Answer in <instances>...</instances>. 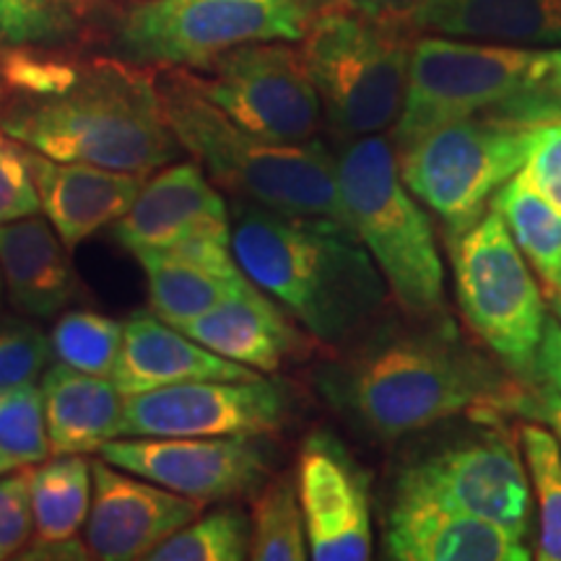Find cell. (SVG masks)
<instances>
[{"mask_svg": "<svg viewBox=\"0 0 561 561\" xmlns=\"http://www.w3.org/2000/svg\"><path fill=\"white\" fill-rule=\"evenodd\" d=\"M50 343L53 356L60 364L112 380L123 348V322L96 310L62 312L53 328Z\"/></svg>", "mask_w": 561, "mask_h": 561, "instance_id": "obj_30", "label": "cell"}, {"mask_svg": "<svg viewBox=\"0 0 561 561\" xmlns=\"http://www.w3.org/2000/svg\"><path fill=\"white\" fill-rule=\"evenodd\" d=\"M291 396L268 377L201 380L125 396L121 437L271 434L289 421Z\"/></svg>", "mask_w": 561, "mask_h": 561, "instance_id": "obj_13", "label": "cell"}, {"mask_svg": "<svg viewBox=\"0 0 561 561\" xmlns=\"http://www.w3.org/2000/svg\"><path fill=\"white\" fill-rule=\"evenodd\" d=\"M34 538L32 471L26 466L0 476V561L21 557Z\"/></svg>", "mask_w": 561, "mask_h": 561, "instance_id": "obj_35", "label": "cell"}, {"mask_svg": "<svg viewBox=\"0 0 561 561\" xmlns=\"http://www.w3.org/2000/svg\"><path fill=\"white\" fill-rule=\"evenodd\" d=\"M187 76L229 121L261 138L305 144L325 121L301 47L291 42H250Z\"/></svg>", "mask_w": 561, "mask_h": 561, "instance_id": "obj_11", "label": "cell"}, {"mask_svg": "<svg viewBox=\"0 0 561 561\" xmlns=\"http://www.w3.org/2000/svg\"><path fill=\"white\" fill-rule=\"evenodd\" d=\"M297 494L314 561L371 557L369 473L331 432H312L297 458Z\"/></svg>", "mask_w": 561, "mask_h": 561, "instance_id": "obj_15", "label": "cell"}, {"mask_svg": "<svg viewBox=\"0 0 561 561\" xmlns=\"http://www.w3.org/2000/svg\"><path fill=\"white\" fill-rule=\"evenodd\" d=\"M16 468H21V462H19V460H13L11 455H5L3 450H0V476H5V473H11V471H16Z\"/></svg>", "mask_w": 561, "mask_h": 561, "instance_id": "obj_43", "label": "cell"}, {"mask_svg": "<svg viewBox=\"0 0 561 561\" xmlns=\"http://www.w3.org/2000/svg\"><path fill=\"white\" fill-rule=\"evenodd\" d=\"M536 130L538 125L496 117H460L398 146V172L413 198L458 240L523 170Z\"/></svg>", "mask_w": 561, "mask_h": 561, "instance_id": "obj_9", "label": "cell"}, {"mask_svg": "<svg viewBox=\"0 0 561 561\" xmlns=\"http://www.w3.org/2000/svg\"><path fill=\"white\" fill-rule=\"evenodd\" d=\"M403 32L341 5L312 19L301 55L341 140L382 133L401 117L413 50Z\"/></svg>", "mask_w": 561, "mask_h": 561, "instance_id": "obj_7", "label": "cell"}, {"mask_svg": "<svg viewBox=\"0 0 561 561\" xmlns=\"http://www.w3.org/2000/svg\"><path fill=\"white\" fill-rule=\"evenodd\" d=\"M460 117L525 125L561 121V47L445 34L413 42L409 89L392 128L396 149Z\"/></svg>", "mask_w": 561, "mask_h": 561, "instance_id": "obj_5", "label": "cell"}, {"mask_svg": "<svg viewBox=\"0 0 561 561\" xmlns=\"http://www.w3.org/2000/svg\"><path fill=\"white\" fill-rule=\"evenodd\" d=\"M157 87L180 149L219 191L278 214L343 224L335 153L322 140L278 144L240 128L193 87L185 68H161Z\"/></svg>", "mask_w": 561, "mask_h": 561, "instance_id": "obj_4", "label": "cell"}, {"mask_svg": "<svg viewBox=\"0 0 561 561\" xmlns=\"http://www.w3.org/2000/svg\"><path fill=\"white\" fill-rule=\"evenodd\" d=\"M549 307L551 312L557 314V320L561 322V286H551L549 289Z\"/></svg>", "mask_w": 561, "mask_h": 561, "instance_id": "obj_42", "label": "cell"}, {"mask_svg": "<svg viewBox=\"0 0 561 561\" xmlns=\"http://www.w3.org/2000/svg\"><path fill=\"white\" fill-rule=\"evenodd\" d=\"M250 559V517L224 507L195 517L151 551L149 561H242Z\"/></svg>", "mask_w": 561, "mask_h": 561, "instance_id": "obj_31", "label": "cell"}, {"mask_svg": "<svg viewBox=\"0 0 561 561\" xmlns=\"http://www.w3.org/2000/svg\"><path fill=\"white\" fill-rule=\"evenodd\" d=\"M55 5H60L62 11H68L70 16H76V19H87L91 11L96 9V3H100V0H53Z\"/></svg>", "mask_w": 561, "mask_h": 561, "instance_id": "obj_41", "label": "cell"}, {"mask_svg": "<svg viewBox=\"0 0 561 561\" xmlns=\"http://www.w3.org/2000/svg\"><path fill=\"white\" fill-rule=\"evenodd\" d=\"M47 439L53 455H87L121 437L125 396L110 377L55 364L42 375Z\"/></svg>", "mask_w": 561, "mask_h": 561, "instance_id": "obj_23", "label": "cell"}, {"mask_svg": "<svg viewBox=\"0 0 561 561\" xmlns=\"http://www.w3.org/2000/svg\"><path fill=\"white\" fill-rule=\"evenodd\" d=\"M0 450L21 466H37L53 455L42 390L34 385L0 390Z\"/></svg>", "mask_w": 561, "mask_h": 561, "instance_id": "obj_32", "label": "cell"}, {"mask_svg": "<svg viewBox=\"0 0 561 561\" xmlns=\"http://www.w3.org/2000/svg\"><path fill=\"white\" fill-rule=\"evenodd\" d=\"M512 411L520 413V416H528L530 421H541V424L549 426V430L557 434L561 445V392L546 388L541 392H525L520 390Z\"/></svg>", "mask_w": 561, "mask_h": 561, "instance_id": "obj_39", "label": "cell"}, {"mask_svg": "<svg viewBox=\"0 0 561 561\" xmlns=\"http://www.w3.org/2000/svg\"><path fill=\"white\" fill-rule=\"evenodd\" d=\"M335 3L359 16L398 26V30H409V26L421 30V21L439 0H335Z\"/></svg>", "mask_w": 561, "mask_h": 561, "instance_id": "obj_38", "label": "cell"}, {"mask_svg": "<svg viewBox=\"0 0 561 561\" xmlns=\"http://www.w3.org/2000/svg\"><path fill=\"white\" fill-rule=\"evenodd\" d=\"M250 559L305 561L310 559L305 517L297 494V476L280 473L252 494Z\"/></svg>", "mask_w": 561, "mask_h": 561, "instance_id": "obj_28", "label": "cell"}, {"mask_svg": "<svg viewBox=\"0 0 561 561\" xmlns=\"http://www.w3.org/2000/svg\"><path fill=\"white\" fill-rule=\"evenodd\" d=\"M421 30L458 39L561 47V0H439Z\"/></svg>", "mask_w": 561, "mask_h": 561, "instance_id": "obj_25", "label": "cell"}, {"mask_svg": "<svg viewBox=\"0 0 561 561\" xmlns=\"http://www.w3.org/2000/svg\"><path fill=\"white\" fill-rule=\"evenodd\" d=\"M520 174L561 210V121L538 125Z\"/></svg>", "mask_w": 561, "mask_h": 561, "instance_id": "obj_37", "label": "cell"}, {"mask_svg": "<svg viewBox=\"0 0 561 561\" xmlns=\"http://www.w3.org/2000/svg\"><path fill=\"white\" fill-rule=\"evenodd\" d=\"M512 242L546 286L561 284V210L553 208L520 172L491 201Z\"/></svg>", "mask_w": 561, "mask_h": 561, "instance_id": "obj_27", "label": "cell"}, {"mask_svg": "<svg viewBox=\"0 0 561 561\" xmlns=\"http://www.w3.org/2000/svg\"><path fill=\"white\" fill-rule=\"evenodd\" d=\"M536 380H543L551 390L561 392V322L549 320L536 356Z\"/></svg>", "mask_w": 561, "mask_h": 561, "instance_id": "obj_40", "label": "cell"}, {"mask_svg": "<svg viewBox=\"0 0 561 561\" xmlns=\"http://www.w3.org/2000/svg\"><path fill=\"white\" fill-rule=\"evenodd\" d=\"M453 248L455 294L466 325L517 380H536L546 301L502 216L489 208Z\"/></svg>", "mask_w": 561, "mask_h": 561, "instance_id": "obj_10", "label": "cell"}, {"mask_svg": "<svg viewBox=\"0 0 561 561\" xmlns=\"http://www.w3.org/2000/svg\"><path fill=\"white\" fill-rule=\"evenodd\" d=\"M39 210L68 250L112 227L133 206L146 178L89 161H58L26 149Z\"/></svg>", "mask_w": 561, "mask_h": 561, "instance_id": "obj_19", "label": "cell"}, {"mask_svg": "<svg viewBox=\"0 0 561 561\" xmlns=\"http://www.w3.org/2000/svg\"><path fill=\"white\" fill-rule=\"evenodd\" d=\"M3 289H5V286H3V273H0V299H3Z\"/></svg>", "mask_w": 561, "mask_h": 561, "instance_id": "obj_44", "label": "cell"}, {"mask_svg": "<svg viewBox=\"0 0 561 561\" xmlns=\"http://www.w3.org/2000/svg\"><path fill=\"white\" fill-rule=\"evenodd\" d=\"M91 510L83 525L91 559H149L161 541L201 515L203 504L107 460H91Z\"/></svg>", "mask_w": 561, "mask_h": 561, "instance_id": "obj_16", "label": "cell"}, {"mask_svg": "<svg viewBox=\"0 0 561 561\" xmlns=\"http://www.w3.org/2000/svg\"><path fill=\"white\" fill-rule=\"evenodd\" d=\"M102 460L201 504L252 496L268 481L263 434L234 437H117Z\"/></svg>", "mask_w": 561, "mask_h": 561, "instance_id": "obj_14", "label": "cell"}, {"mask_svg": "<svg viewBox=\"0 0 561 561\" xmlns=\"http://www.w3.org/2000/svg\"><path fill=\"white\" fill-rule=\"evenodd\" d=\"M343 224L364 244L409 320L445 310V271L424 208L398 172L396 149L382 133L343 140L335 153Z\"/></svg>", "mask_w": 561, "mask_h": 561, "instance_id": "obj_6", "label": "cell"}, {"mask_svg": "<svg viewBox=\"0 0 561 561\" xmlns=\"http://www.w3.org/2000/svg\"><path fill=\"white\" fill-rule=\"evenodd\" d=\"M91 460L83 455H53L32 471L34 538L21 559H91L79 541L91 510Z\"/></svg>", "mask_w": 561, "mask_h": 561, "instance_id": "obj_24", "label": "cell"}, {"mask_svg": "<svg viewBox=\"0 0 561 561\" xmlns=\"http://www.w3.org/2000/svg\"><path fill=\"white\" fill-rule=\"evenodd\" d=\"M0 273L11 305L32 320H53L83 294L70 250L45 216L0 224Z\"/></svg>", "mask_w": 561, "mask_h": 561, "instance_id": "obj_22", "label": "cell"}, {"mask_svg": "<svg viewBox=\"0 0 561 561\" xmlns=\"http://www.w3.org/2000/svg\"><path fill=\"white\" fill-rule=\"evenodd\" d=\"M261 371L229 362L201 346L180 328L149 312H133L123 322V348L112 382L123 396L201 380H255Z\"/></svg>", "mask_w": 561, "mask_h": 561, "instance_id": "obj_21", "label": "cell"}, {"mask_svg": "<svg viewBox=\"0 0 561 561\" xmlns=\"http://www.w3.org/2000/svg\"><path fill=\"white\" fill-rule=\"evenodd\" d=\"M180 331L224 359L255 371H276L289 359L310 354L312 343H318L252 280Z\"/></svg>", "mask_w": 561, "mask_h": 561, "instance_id": "obj_20", "label": "cell"}, {"mask_svg": "<svg viewBox=\"0 0 561 561\" xmlns=\"http://www.w3.org/2000/svg\"><path fill=\"white\" fill-rule=\"evenodd\" d=\"M318 388L348 424L380 442H398L473 411H512L517 377L494 367L445 318L416 328L367 331L341 362L320 371Z\"/></svg>", "mask_w": 561, "mask_h": 561, "instance_id": "obj_2", "label": "cell"}, {"mask_svg": "<svg viewBox=\"0 0 561 561\" xmlns=\"http://www.w3.org/2000/svg\"><path fill=\"white\" fill-rule=\"evenodd\" d=\"M559 286H561V284H559Z\"/></svg>", "mask_w": 561, "mask_h": 561, "instance_id": "obj_45", "label": "cell"}, {"mask_svg": "<svg viewBox=\"0 0 561 561\" xmlns=\"http://www.w3.org/2000/svg\"><path fill=\"white\" fill-rule=\"evenodd\" d=\"M208 234H231V216L219 187L198 161L167 164L144 180L133 206L112 224V237L128 252L172 250Z\"/></svg>", "mask_w": 561, "mask_h": 561, "instance_id": "obj_17", "label": "cell"}, {"mask_svg": "<svg viewBox=\"0 0 561 561\" xmlns=\"http://www.w3.org/2000/svg\"><path fill=\"white\" fill-rule=\"evenodd\" d=\"M133 257L149 278L151 312L174 328H185L250 284L244 273L227 276L170 252L140 250Z\"/></svg>", "mask_w": 561, "mask_h": 561, "instance_id": "obj_26", "label": "cell"}, {"mask_svg": "<svg viewBox=\"0 0 561 561\" xmlns=\"http://www.w3.org/2000/svg\"><path fill=\"white\" fill-rule=\"evenodd\" d=\"M53 343L26 320L0 322V390L37 385L50 369Z\"/></svg>", "mask_w": 561, "mask_h": 561, "instance_id": "obj_34", "label": "cell"}, {"mask_svg": "<svg viewBox=\"0 0 561 561\" xmlns=\"http://www.w3.org/2000/svg\"><path fill=\"white\" fill-rule=\"evenodd\" d=\"M32 214H39V195L26 161V146L0 130V224Z\"/></svg>", "mask_w": 561, "mask_h": 561, "instance_id": "obj_36", "label": "cell"}, {"mask_svg": "<svg viewBox=\"0 0 561 561\" xmlns=\"http://www.w3.org/2000/svg\"><path fill=\"white\" fill-rule=\"evenodd\" d=\"M314 0H133L115 24L123 60L201 70L250 42H301Z\"/></svg>", "mask_w": 561, "mask_h": 561, "instance_id": "obj_8", "label": "cell"}, {"mask_svg": "<svg viewBox=\"0 0 561 561\" xmlns=\"http://www.w3.org/2000/svg\"><path fill=\"white\" fill-rule=\"evenodd\" d=\"M525 471L538 500V553L541 561H561V445L541 421H525L520 426Z\"/></svg>", "mask_w": 561, "mask_h": 561, "instance_id": "obj_29", "label": "cell"}, {"mask_svg": "<svg viewBox=\"0 0 561 561\" xmlns=\"http://www.w3.org/2000/svg\"><path fill=\"white\" fill-rule=\"evenodd\" d=\"M396 486L504 525L517 536L528 533L530 479L515 439L496 421L421 453L398 473Z\"/></svg>", "mask_w": 561, "mask_h": 561, "instance_id": "obj_12", "label": "cell"}, {"mask_svg": "<svg viewBox=\"0 0 561 561\" xmlns=\"http://www.w3.org/2000/svg\"><path fill=\"white\" fill-rule=\"evenodd\" d=\"M231 248L244 276L322 346L362 339L392 299L364 244L333 219L237 201Z\"/></svg>", "mask_w": 561, "mask_h": 561, "instance_id": "obj_3", "label": "cell"}, {"mask_svg": "<svg viewBox=\"0 0 561 561\" xmlns=\"http://www.w3.org/2000/svg\"><path fill=\"white\" fill-rule=\"evenodd\" d=\"M382 551L396 561H528L523 536L468 512L396 486L385 517Z\"/></svg>", "mask_w": 561, "mask_h": 561, "instance_id": "obj_18", "label": "cell"}, {"mask_svg": "<svg viewBox=\"0 0 561 561\" xmlns=\"http://www.w3.org/2000/svg\"><path fill=\"white\" fill-rule=\"evenodd\" d=\"M60 45L0 50V130L58 161L149 178L180 153L157 76L123 58H81Z\"/></svg>", "mask_w": 561, "mask_h": 561, "instance_id": "obj_1", "label": "cell"}, {"mask_svg": "<svg viewBox=\"0 0 561 561\" xmlns=\"http://www.w3.org/2000/svg\"><path fill=\"white\" fill-rule=\"evenodd\" d=\"M79 32V19L53 0H0V50L62 45Z\"/></svg>", "mask_w": 561, "mask_h": 561, "instance_id": "obj_33", "label": "cell"}]
</instances>
